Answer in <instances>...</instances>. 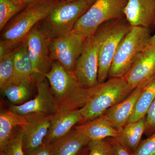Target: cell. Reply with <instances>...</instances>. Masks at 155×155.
Wrapping results in <instances>:
<instances>
[{"mask_svg":"<svg viewBox=\"0 0 155 155\" xmlns=\"http://www.w3.org/2000/svg\"><path fill=\"white\" fill-rule=\"evenodd\" d=\"M88 155H113L110 142L106 140H91L88 144Z\"/></svg>","mask_w":155,"mask_h":155,"instance_id":"26","label":"cell"},{"mask_svg":"<svg viewBox=\"0 0 155 155\" xmlns=\"http://www.w3.org/2000/svg\"><path fill=\"white\" fill-rule=\"evenodd\" d=\"M150 44H155V33L153 35H152L151 37L150 40Z\"/></svg>","mask_w":155,"mask_h":155,"instance_id":"35","label":"cell"},{"mask_svg":"<svg viewBox=\"0 0 155 155\" xmlns=\"http://www.w3.org/2000/svg\"><path fill=\"white\" fill-rule=\"evenodd\" d=\"M146 127L145 118L137 122L127 123L119 130V136L115 138L133 153L141 142Z\"/></svg>","mask_w":155,"mask_h":155,"instance_id":"21","label":"cell"},{"mask_svg":"<svg viewBox=\"0 0 155 155\" xmlns=\"http://www.w3.org/2000/svg\"><path fill=\"white\" fill-rule=\"evenodd\" d=\"M146 119V130L152 133L155 130V98L147 113Z\"/></svg>","mask_w":155,"mask_h":155,"instance_id":"29","label":"cell"},{"mask_svg":"<svg viewBox=\"0 0 155 155\" xmlns=\"http://www.w3.org/2000/svg\"><path fill=\"white\" fill-rule=\"evenodd\" d=\"M24 81H30L34 84L33 69L28 55L25 38L15 51L14 74L6 85L17 84Z\"/></svg>","mask_w":155,"mask_h":155,"instance_id":"17","label":"cell"},{"mask_svg":"<svg viewBox=\"0 0 155 155\" xmlns=\"http://www.w3.org/2000/svg\"><path fill=\"white\" fill-rule=\"evenodd\" d=\"M28 119V116L18 115L10 110L1 112L0 151L17 135L18 130L17 132L15 131L17 127H22L27 122Z\"/></svg>","mask_w":155,"mask_h":155,"instance_id":"19","label":"cell"},{"mask_svg":"<svg viewBox=\"0 0 155 155\" xmlns=\"http://www.w3.org/2000/svg\"><path fill=\"white\" fill-rule=\"evenodd\" d=\"M83 117L79 109H58L52 115L47 135L44 143L51 144L67 135L77 123H82Z\"/></svg>","mask_w":155,"mask_h":155,"instance_id":"14","label":"cell"},{"mask_svg":"<svg viewBox=\"0 0 155 155\" xmlns=\"http://www.w3.org/2000/svg\"><path fill=\"white\" fill-rule=\"evenodd\" d=\"M75 129L83 133L91 140H98L107 137L116 138L120 131L112 127L102 116L75 126Z\"/></svg>","mask_w":155,"mask_h":155,"instance_id":"20","label":"cell"},{"mask_svg":"<svg viewBox=\"0 0 155 155\" xmlns=\"http://www.w3.org/2000/svg\"><path fill=\"white\" fill-rule=\"evenodd\" d=\"M58 109L78 110L85 105L87 89L81 86L74 72H69L58 61H53L45 75Z\"/></svg>","mask_w":155,"mask_h":155,"instance_id":"2","label":"cell"},{"mask_svg":"<svg viewBox=\"0 0 155 155\" xmlns=\"http://www.w3.org/2000/svg\"><path fill=\"white\" fill-rule=\"evenodd\" d=\"M155 77V44H149L122 78L133 90Z\"/></svg>","mask_w":155,"mask_h":155,"instance_id":"12","label":"cell"},{"mask_svg":"<svg viewBox=\"0 0 155 155\" xmlns=\"http://www.w3.org/2000/svg\"><path fill=\"white\" fill-rule=\"evenodd\" d=\"M147 83L141 84L134 89L126 99L109 109L103 115L112 127L120 130L127 124L143 88Z\"/></svg>","mask_w":155,"mask_h":155,"instance_id":"16","label":"cell"},{"mask_svg":"<svg viewBox=\"0 0 155 155\" xmlns=\"http://www.w3.org/2000/svg\"><path fill=\"white\" fill-rule=\"evenodd\" d=\"M95 1L61 0L39 22L41 28L51 39L66 35Z\"/></svg>","mask_w":155,"mask_h":155,"instance_id":"4","label":"cell"},{"mask_svg":"<svg viewBox=\"0 0 155 155\" xmlns=\"http://www.w3.org/2000/svg\"><path fill=\"white\" fill-rule=\"evenodd\" d=\"M61 0H39L27 5L3 29L2 39L18 48L31 31L47 16Z\"/></svg>","mask_w":155,"mask_h":155,"instance_id":"5","label":"cell"},{"mask_svg":"<svg viewBox=\"0 0 155 155\" xmlns=\"http://www.w3.org/2000/svg\"><path fill=\"white\" fill-rule=\"evenodd\" d=\"M17 48L11 42L1 39L0 41V61L14 52Z\"/></svg>","mask_w":155,"mask_h":155,"instance_id":"30","label":"cell"},{"mask_svg":"<svg viewBox=\"0 0 155 155\" xmlns=\"http://www.w3.org/2000/svg\"><path fill=\"white\" fill-rule=\"evenodd\" d=\"M33 83L24 81L17 84H9L1 89V92L14 105H19L28 101L31 95V85Z\"/></svg>","mask_w":155,"mask_h":155,"instance_id":"23","label":"cell"},{"mask_svg":"<svg viewBox=\"0 0 155 155\" xmlns=\"http://www.w3.org/2000/svg\"><path fill=\"white\" fill-rule=\"evenodd\" d=\"M39 0H24V5L25 6L27 5L28 4H30L31 3L34 2L38 1Z\"/></svg>","mask_w":155,"mask_h":155,"instance_id":"34","label":"cell"},{"mask_svg":"<svg viewBox=\"0 0 155 155\" xmlns=\"http://www.w3.org/2000/svg\"><path fill=\"white\" fill-rule=\"evenodd\" d=\"M12 1L17 5H19L25 6L24 5V0H12Z\"/></svg>","mask_w":155,"mask_h":155,"instance_id":"33","label":"cell"},{"mask_svg":"<svg viewBox=\"0 0 155 155\" xmlns=\"http://www.w3.org/2000/svg\"><path fill=\"white\" fill-rule=\"evenodd\" d=\"M25 155H54L52 145L44 143L35 150Z\"/></svg>","mask_w":155,"mask_h":155,"instance_id":"32","label":"cell"},{"mask_svg":"<svg viewBox=\"0 0 155 155\" xmlns=\"http://www.w3.org/2000/svg\"><path fill=\"white\" fill-rule=\"evenodd\" d=\"M28 55L34 72L35 84L45 79L53 61L50 58L51 39L41 28L39 23L34 27L26 37Z\"/></svg>","mask_w":155,"mask_h":155,"instance_id":"8","label":"cell"},{"mask_svg":"<svg viewBox=\"0 0 155 155\" xmlns=\"http://www.w3.org/2000/svg\"><path fill=\"white\" fill-rule=\"evenodd\" d=\"M85 39L73 31L52 39L50 48L51 60L58 61L69 72H74L76 62L83 51Z\"/></svg>","mask_w":155,"mask_h":155,"instance_id":"10","label":"cell"},{"mask_svg":"<svg viewBox=\"0 0 155 155\" xmlns=\"http://www.w3.org/2000/svg\"><path fill=\"white\" fill-rule=\"evenodd\" d=\"M26 6L19 5L12 0H0V30L2 31L12 18Z\"/></svg>","mask_w":155,"mask_h":155,"instance_id":"24","label":"cell"},{"mask_svg":"<svg viewBox=\"0 0 155 155\" xmlns=\"http://www.w3.org/2000/svg\"><path fill=\"white\" fill-rule=\"evenodd\" d=\"M91 140L80 131L71 130L67 135L51 143L54 155H78Z\"/></svg>","mask_w":155,"mask_h":155,"instance_id":"18","label":"cell"},{"mask_svg":"<svg viewBox=\"0 0 155 155\" xmlns=\"http://www.w3.org/2000/svg\"><path fill=\"white\" fill-rule=\"evenodd\" d=\"M150 29L132 27L122 39L112 61L108 78H122L150 44Z\"/></svg>","mask_w":155,"mask_h":155,"instance_id":"6","label":"cell"},{"mask_svg":"<svg viewBox=\"0 0 155 155\" xmlns=\"http://www.w3.org/2000/svg\"><path fill=\"white\" fill-rule=\"evenodd\" d=\"M125 16L131 27L155 26V0H128Z\"/></svg>","mask_w":155,"mask_h":155,"instance_id":"15","label":"cell"},{"mask_svg":"<svg viewBox=\"0 0 155 155\" xmlns=\"http://www.w3.org/2000/svg\"><path fill=\"white\" fill-rule=\"evenodd\" d=\"M38 93L33 99L19 105L11 104L10 110L24 116H49L58 110V105L46 78L35 84Z\"/></svg>","mask_w":155,"mask_h":155,"instance_id":"11","label":"cell"},{"mask_svg":"<svg viewBox=\"0 0 155 155\" xmlns=\"http://www.w3.org/2000/svg\"><path fill=\"white\" fill-rule=\"evenodd\" d=\"M0 155H25L23 149L22 131L20 127L14 139L0 151Z\"/></svg>","mask_w":155,"mask_h":155,"instance_id":"27","label":"cell"},{"mask_svg":"<svg viewBox=\"0 0 155 155\" xmlns=\"http://www.w3.org/2000/svg\"><path fill=\"white\" fill-rule=\"evenodd\" d=\"M51 116H28L27 122L20 127L25 155L32 152L44 144Z\"/></svg>","mask_w":155,"mask_h":155,"instance_id":"13","label":"cell"},{"mask_svg":"<svg viewBox=\"0 0 155 155\" xmlns=\"http://www.w3.org/2000/svg\"><path fill=\"white\" fill-rule=\"evenodd\" d=\"M16 51V50H15ZM14 52L0 61V88L7 84L13 76L14 72Z\"/></svg>","mask_w":155,"mask_h":155,"instance_id":"25","label":"cell"},{"mask_svg":"<svg viewBox=\"0 0 155 155\" xmlns=\"http://www.w3.org/2000/svg\"><path fill=\"white\" fill-rule=\"evenodd\" d=\"M110 142L113 149V155H133L132 153H130L115 138H111Z\"/></svg>","mask_w":155,"mask_h":155,"instance_id":"31","label":"cell"},{"mask_svg":"<svg viewBox=\"0 0 155 155\" xmlns=\"http://www.w3.org/2000/svg\"><path fill=\"white\" fill-rule=\"evenodd\" d=\"M128 0H95L78 20L72 31L84 38L94 34L104 22L125 17Z\"/></svg>","mask_w":155,"mask_h":155,"instance_id":"7","label":"cell"},{"mask_svg":"<svg viewBox=\"0 0 155 155\" xmlns=\"http://www.w3.org/2000/svg\"><path fill=\"white\" fill-rule=\"evenodd\" d=\"M68 1H79V0H67ZM82 1H90V0H82Z\"/></svg>","mask_w":155,"mask_h":155,"instance_id":"36","label":"cell"},{"mask_svg":"<svg viewBox=\"0 0 155 155\" xmlns=\"http://www.w3.org/2000/svg\"><path fill=\"white\" fill-rule=\"evenodd\" d=\"M155 98V77L143 87L133 113L127 123L137 122L145 118L149 109Z\"/></svg>","mask_w":155,"mask_h":155,"instance_id":"22","label":"cell"},{"mask_svg":"<svg viewBox=\"0 0 155 155\" xmlns=\"http://www.w3.org/2000/svg\"><path fill=\"white\" fill-rule=\"evenodd\" d=\"M99 43L96 36L86 38L83 51L76 62L74 72L78 82L88 89L99 84L98 80Z\"/></svg>","mask_w":155,"mask_h":155,"instance_id":"9","label":"cell"},{"mask_svg":"<svg viewBox=\"0 0 155 155\" xmlns=\"http://www.w3.org/2000/svg\"><path fill=\"white\" fill-rule=\"evenodd\" d=\"M133 91L122 78H109L103 83L87 89L88 97L79 110L83 122L103 116L109 109L121 102Z\"/></svg>","mask_w":155,"mask_h":155,"instance_id":"1","label":"cell"},{"mask_svg":"<svg viewBox=\"0 0 155 155\" xmlns=\"http://www.w3.org/2000/svg\"><path fill=\"white\" fill-rule=\"evenodd\" d=\"M133 155H155V132L148 138L140 142Z\"/></svg>","mask_w":155,"mask_h":155,"instance_id":"28","label":"cell"},{"mask_svg":"<svg viewBox=\"0 0 155 155\" xmlns=\"http://www.w3.org/2000/svg\"><path fill=\"white\" fill-rule=\"evenodd\" d=\"M131 27L125 17L104 22L94 35L99 43L98 80L105 82L108 78L112 61L122 39L129 32Z\"/></svg>","mask_w":155,"mask_h":155,"instance_id":"3","label":"cell"}]
</instances>
